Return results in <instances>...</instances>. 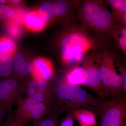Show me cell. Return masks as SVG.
Here are the masks:
<instances>
[{
  "instance_id": "obj_1",
  "label": "cell",
  "mask_w": 126,
  "mask_h": 126,
  "mask_svg": "<svg viewBox=\"0 0 126 126\" xmlns=\"http://www.w3.org/2000/svg\"><path fill=\"white\" fill-rule=\"evenodd\" d=\"M98 44L88 30L82 26L71 25L70 30L61 42L60 50L63 63L71 67L80 64L86 59L88 53L94 54L98 49Z\"/></svg>"
},
{
  "instance_id": "obj_2",
  "label": "cell",
  "mask_w": 126,
  "mask_h": 126,
  "mask_svg": "<svg viewBox=\"0 0 126 126\" xmlns=\"http://www.w3.org/2000/svg\"><path fill=\"white\" fill-rule=\"evenodd\" d=\"M77 15L83 27L102 35L113 36L118 25L102 0L82 1Z\"/></svg>"
},
{
  "instance_id": "obj_3",
  "label": "cell",
  "mask_w": 126,
  "mask_h": 126,
  "mask_svg": "<svg viewBox=\"0 0 126 126\" xmlns=\"http://www.w3.org/2000/svg\"><path fill=\"white\" fill-rule=\"evenodd\" d=\"M56 103L52 109L74 111L82 108H98L99 103L91 97L86 90L77 85L62 82L54 87L53 102Z\"/></svg>"
},
{
  "instance_id": "obj_4",
  "label": "cell",
  "mask_w": 126,
  "mask_h": 126,
  "mask_svg": "<svg viewBox=\"0 0 126 126\" xmlns=\"http://www.w3.org/2000/svg\"><path fill=\"white\" fill-rule=\"evenodd\" d=\"M100 126H126V97L122 94L99 103Z\"/></svg>"
},
{
  "instance_id": "obj_5",
  "label": "cell",
  "mask_w": 126,
  "mask_h": 126,
  "mask_svg": "<svg viewBox=\"0 0 126 126\" xmlns=\"http://www.w3.org/2000/svg\"><path fill=\"white\" fill-rule=\"evenodd\" d=\"M102 55L95 56L102 82L108 95L116 97L123 91L121 77L117 73L112 56L108 53Z\"/></svg>"
},
{
  "instance_id": "obj_6",
  "label": "cell",
  "mask_w": 126,
  "mask_h": 126,
  "mask_svg": "<svg viewBox=\"0 0 126 126\" xmlns=\"http://www.w3.org/2000/svg\"><path fill=\"white\" fill-rule=\"evenodd\" d=\"M16 104L17 109L14 112V116L23 126L29 123H34L38 121L52 110L50 105L28 97L20 99Z\"/></svg>"
},
{
  "instance_id": "obj_7",
  "label": "cell",
  "mask_w": 126,
  "mask_h": 126,
  "mask_svg": "<svg viewBox=\"0 0 126 126\" xmlns=\"http://www.w3.org/2000/svg\"><path fill=\"white\" fill-rule=\"evenodd\" d=\"M25 94L23 81L11 78L0 81V108L5 115L12 111L13 106L24 97Z\"/></svg>"
},
{
  "instance_id": "obj_8",
  "label": "cell",
  "mask_w": 126,
  "mask_h": 126,
  "mask_svg": "<svg viewBox=\"0 0 126 126\" xmlns=\"http://www.w3.org/2000/svg\"><path fill=\"white\" fill-rule=\"evenodd\" d=\"M82 63L87 74L85 86L90 88L100 97L108 96L102 82L95 56L88 57Z\"/></svg>"
},
{
  "instance_id": "obj_9",
  "label": "cell",
  "mask_w": 126,
  "mask_h": 126,
  "mask_svg": "<svg viewBox=\"0 0 126 126\" xmlns=\"http://www.w3.org/2000/svg\"><path fill=\"white\" fill-rule=\"evenodd\" d=\"M31 73L36 80L48 81L53 75L54 70L51 62L45 59L35 60L32 63Z\"/></svg>"
},
{
  "instance_id": "obj_10",
  "label": "cell",
  "mask_w": 126,
  "mask_h": 126,
  "mask_svg": "<svg viewBox=\"0 0 126 126\" xmlns=\"http://www.w3.org/2000/svg\"><path fill=\"white\" fill-rule=\"evenodd\" d=\"M87 74L85 67L80 64L71 67L65 75L64 82L73 85L85 86Z\"/></svg>"
},
{
  "instance_id": "obj_11",
  "label": "cell",
  "mask_w": 126,
  "mask_h": 126,
  "mask_svg": "<svg viewBox=\"0 0 126 126\" xmlns=\"http://www.w3.org/2000/svg\"><path fill=\"white\" fill-rule=\"evenodd\" d=\"M81 1L78 0L67 1L58 0L53 3V10L54 16H65L68 14L73 16L76 10H78Z\"/></svg>"
},
{
  "instance_id": "obj_12",
  "label": "cell",
  "mask_w": 126,
  "mask_h": 126,
  "mask_svg": "<svg viewBox=\"0 0 126 126\" xmlns=\"http://www.w3.org/2000/svg\"><path fill=\"white\" fill-rule=\"evenodd\" d=\"M26 26L32 30L38 31L43 29L46 24L39 12H32L27 14L24 19Z\"/></svg>"
},
{
  "instance_id": "obj_13",
  "label": "cell",
  "mask_w": 126,
  "mask_h": 126,
  "mask_svg": "<svg viewBox=\"0 0 126 126\" xmlns=\"http://www.w3.org/2000/svg\"><path fill=\"white\" fill-rule=\"evenodd\" d=\"M75 117L81 126H96V117L93 113L87 109H81L74 111Z\"/></svg>"
},
{
  "instance_id": "obj_14",
  "label": "cell",
  "mask_w": 126,
  "mask_h": 126,
  "mask_svg": "<svg viewBox=\"0 0 126 126\" xmlns=\"http://www.w3.org/2000/svg\"><path fill=\"white\" fill-rule=\"evenodd\" d=\"M106 2L110 6L113 15L117 21H120L122 15L126 11V0H108Z\"/></svg>"
},
{
  "instance_id": "obj_15",
  "label": "cell",
  "mask_w": 126,
  "mask_h": 126,
  "mask_svg": "<svg viewBox=\"0 0 126 126\" xmlns=\"http://www.w3.org/2000/svg\"><path fill=\"white\" fill-rule=\"evenodd\" d=\"M60 112L52 109L43 119L33 123L32 126H58Z\"/></svg>"
},
{
  "instance_id": "obj_16",
  "label": "cell",
  "mask_w": 126,
  "mask_h": 126,
  "mask_svg": "<svg viewBox=\"0 0 126 126\" xmlns=\"http://www.w3.org/2000/svg\"><path fill=\"white\" fill-rule=\"evenodd\" d=\"M12 64L13 60L11 56H0V81L9 79L13 70Z\"/></svg>"
},
{
  "instance_id": "obj_17",
  "label": "cell",
  "mask_w": 126,
  "mask_h": 126,
  "mask_svg": "<svg viewBox=\"0 0 126 126\" xmlns=\"http://www.w3.org/2000/svg\"><path fill=\"white\" fill-rule=\"evenodd\" d=\"M113 36L116 38L119 47L126 55V28L122 24L118 25Z\"/></svg>"
},
{
  "instance_id": "obj_18",
  "label": "cell",
  "mask_w": 126,
  "mask_h": 126,
  "mask_svg": "<svg viewBox=\"0 0 126 126\" xmlns=\"http://www.w3.org/2000/svg\"><path fill=\"white\" fill-rule=\"evenodd\" d=\"M15 48V43L12 41L6 38L0 39V56H12Z\"/></svg>"
},
{
  "instance_id": "obj_19",
  "label": "cell",
  "mask_w": 126,
  "mask_h": 126,
  "mask_svg": "<svg viewBox=\"0 0 126 126\" xmlns=\"http://www.w3.org/2000/svg\"><path fill=\"white\" fill-rule=\"evenodd\" d=\"M39 13L45 21L49 20L54 16L53 10V3L46 1L42 3L39 8Z\"/></svg>"
},
{
  "instance_id": "obj_20",
  "label": "cell",
  "mask_w": 126,
  "mask_h": 126,
  "mask_svg": "<svg viewBox=\"0 0 126 126\" xmlns=\"http://www.w3.org/2000/svg\"><path fill=\"white\" fill-rule=\"evenodd\" d=\"M15 15L14 9L8 6L0 4V21L12 18Z\"/></svg>"
},
{
  "instance_id": "obj_21",
  "label": "cell",
  "mask_w": 126,
  "mask_h": 126,
  "mask_svg": "<svg viewBox=\"0 0 126 126\" xmlns=\"http://www.w3.org/2000/svg\"><path fill=\"white\" fill-rule=\"evenodd\" d=\"M26 61L24 57L22 54H16L13 60V70L16 73H19Z\"/></svg>"
},
{
  "instance_id": "obj_22",
  "label": "cell",
  "mask_w": 126,
  "mask_h": 126,
  "mask_svg": "<svg viewBox=\"0 0 126 126\" xmlns=\"http://www.w3.org/2000/svg\"><path fill=\"white\" fill-rule=\"evenodd\" d=\"M3 126H24L19 122L16 119L14 116V112L12 110L8 112V115L6 119Z\"/></svg>"
},
{
  "instance_id": "obj_23",
  "label": "cell",
  "mask_w": 126,
  "mask_h": 126,
  "mask_svg": "<svg viewBox=\"0 0 126 126\" xmlns=\"http://www.w3.org/2000/svg\"><path fill=\"white\" fill-rule=\"evenodd\" d=\"M75 118L74 111H68L67 114L61 121L59 126H74Z\"/></svg>"
},
{
  "instance_id": "obj_24",
  "label": "cell",
  "mask_w": 126,
  "mask_h": 126,
  "mask_svg": "<svg viewBox=\"0 0 126 126\" xmlns=\"http://www.w3.org/2000/svg\"><path fill=\"white\" fill-rule=\"evenodd\" d=\"M32 69V63L29 61H26L19 74L23 77H26L31 73Z\"/></svg>"
},
{
  "instance_id": "obj_25",
  "label": "cell",
  "mask_w": 126,
  "mask_h": 126,
  "mask_svg": "<svg viewBox=\"0 0 126 126\" xmlns=\"http://www.w3.org/2000/svg\"><path fill=\"white\" fill-rule=\"evenodd\" d=\"M119 69L121 72L120 75L122 81L123 89L124 93L126 92V69L125 66L119 65Z\"/></svg>"
},
{
  "instance_id": "obj_26",
  "label": "cell",
  "mask_w": 126,
  "mask_h": 126,
  "mask_svg": "<svg viewBox=\"0 0 126 126\" xmlns=\"http://www.w3.org/2000/svg\"><path fill=\"white\" fill-rule=\"evenodd\" d=\"M122 24L124 26H126V11L123 14L121 18V20Z\"/></svg>"
},
{
  "instance_id": "obj_27",
  "label": "cell",
  "mask_w": 126,
  "mask_h": 126,
  "mask_svg": "<svg viewBox=\"0 0 126 126\" xmlns=\"http://www.w3.org/2000/svg\"><path fill=\"white\" fill-rule=\"evenodd\" d=\"M4 116V114L0 108V126H2L3 125V120Z\"/></svg>"
},
{
  "instance_id": "obj_28",
  "label": "cell",
  "mask_w": 126,
  "mask_h": 126,
  "mask_svg": "<svg viewBox=\"0 0 126 126\" xmlns=\"http://www.w3.org/2000/svg\"><path fill=\"white\" fill-rule=\"evenodd\" d=\"M21 0H10V2L15 4H19L20 2H21Z\"/></svg>"
},
{
  "instance_id": "obj_29",
  "label": "cell",
  "mask_w": 126,
  "mask_h": 126,
  "mask_svg": "<svg viewBox=\"0 0 126 126\" xmlns=\"http://www.w3.org/2000/svg\"><path fill=\"white\" fill-rule=\"evenodd\" d=\"M7 1L6 0H0V4H4Z\"/></svg>"
}]
</instances>
